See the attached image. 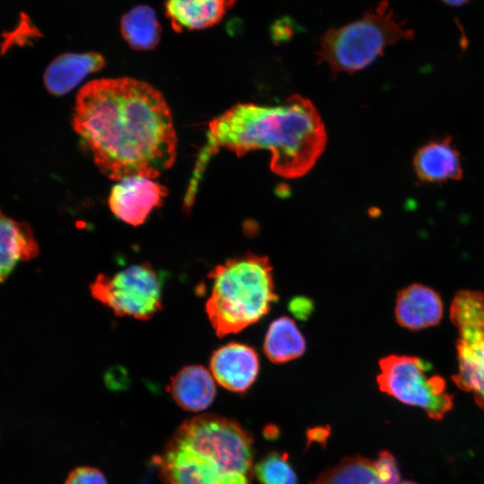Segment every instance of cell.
<instances>
[{
    "mask_svg": "<svg viewBox=\"0 0 484 484\" xmlns=\"http://www.w3.org/2000/svg\"><path fill=\"white\" fill-rule=\"evenodd\" d=\"M418 178L424 183L440 184L459 180L463 176L460 151L449 136L433 139L422 145L413 158Z\"/></svg>",
    "mask_w": 484,
    "mask_h": 484,
    "instance_id": "obj_12",
    "label": "cell"
},
{
    "mask_svg": "<svg viewBox=\"0 0 484 484\" xmlns=\"http://www.w3.org/2000/svg\"><path fill=\"white\" fill-rule=\"evenodd\" d=\"M236 0H166L164 13L176 32L199 30L219 23Z\"/></svg>",
    "mask_w": 484,
    "mask_h": 484,
    "instance_id": "obj_15",
    "label": "cell"
},
{
    "mask_svg": "<svg viewBox=\"0 0 484 484\" xmlns=\"http://www.w3.org/2000/svg\"><path fill=\"white\" fill-rule=\"evenodd\" d=\"M399 480L394 457L382 451L375 461L361 456L346 457L312 484H397Z\"/></svg>",
    "mask_w": 484,
    "mask_h": 484,
    "instance_id": "obj_10",
    "label": "cell"
},
{
    "mask_svg": "<svg viewBox=\"0 0 484 484\" xmlns=\"http://www.w3.org/2000/svg\"><path fill=\"white\" fill-rule=\"evenodd\" d=\"M290 309L297 317L305 318L312 310V303L307 298H295L290 302Z\"/></svg>",
    "mask_w": 484,
    "mask_h": 484,
    "instance_id": "obj_22",
    "label": "cell"
},
{
    "mask_svg": "<svg viewBox=\"0 0 484 484\" xmlns=\"http://www.w3.org/2000/svg\"><path fill=\"white\" fill-rule=\"evenodd\" d=\"M259 371L255 350L246 344L231 342L215 350L211 359L213 378L224 388L246 392L255 382Z\"/></svg>",
    "mask_w": 484,
    "mask_h": 484,
    "instance_id": "obj_11",
    "label": "cell"
},
{
    "mask_svg": "<svg viewBox=\"0 0 484 484\" xmlns=\"http://www.w3.org/2000/svg\"><path fill=\"white\" fill-rule=\"evenodd\" d=\"M262 484H297V476L286 460V456L272 453L254 468Z\"/></svg>",
    "mask_w": 484,
    "mask_h": 484,
    "instance_id": "obj_20",
    "label": "cell"
},
{
    "mask_svg": "<svg viewBox=\"0 0 484 484\" xmlns=\"http://www.w3.org/2000/svg\"><path fill=\"white\" fill-rule=\"evenodd\" d=\"M450 319L457 330L458 372L452 376L462 390L471 392L484 410V293L459 290L450 307Z\"/></svg>",
    "mask_w": 484,
    "mask_h": 484,
    "instance_id": "obj_7",
    "label": "cell"
},
{
    "mask_svg": "<svg viewBox=\"0 0 484 484\" xmlns=\"http://www.w3.org/2000/svg\"><path fill=\"white\" fill-rule=\"evenodd\" d=\"M120 33L132 48L151 50L160 40L161 26L156 12L151 6L139 4L121 17Z\"/></svg>",
    "mask_w": 484,
    "mask_h": 484,
    "instance_id": "obj_18",
    "label": "cell"
},
{
    "mask_svg": "<svg viewBox=\"0 0 484 484\" xmlns=\"http://www.w3.org/2000/svg\"><path fill=\"white\" fill-rule=\"evenodd\" d=\"M444 305L439 294L420 283H413L397 294L394 315L397 323L409 330L417 331L439 324Z\"/></svg>",
    "mask_w": 484,
    "mask_h": 484,
    "instance_id": "obj_13",
    "label": "cell"
},
{
    "mask_svg": "<svg viewBox=\"0 0 484 484\" xmlns=\"http://www.w3.org/2000/svg\"><path fill=\"white\" fill-rule=\"evenodd\" d=\"M209 278L212 286L205 310L219 337L256 323L278 298L266 256L246 254L232 258L216 266Z\"/></svg>",
    "mask_w": 484,
    "mask_h": 484,
    "instance_id": "obj_4",
    "label": "cell"
},
{
    "mask_svg": "<svg viewBox=\"0 0 484 484\" xmlns=\"http://www.w3.org/2000/svg\"><path fill=\"white\" fill-rule=\"evenodd\" d=\"M91 294L117 315L148 320L162 307L161 284L148 263L130 265L113 275L99 273Z\"/></svg>",
    "mask_w": 484,
    "mask_h": 484,
    "instance_id": "obj_8",
    "label": "cell"
},
{
    "mask_svg": "<svg viewBox=\"0 0 484 484\" xmlns=\"http://www.w3.org/2000/svg\"><path fill=\"white\" fill-rule=\"evenodd\" d=\"M65 484H108V482L99 470L83 466L71 471Z\"/></svg>",
    "mask_w": 484,
    "mask_h": 484,
    "instance_id": "obj_21",
    "label": "cell"
},
{
    "mask_svg": "<svg viewBox=\"0 0 484 484\" xmlns=\"http://www.w3.org/2000/svg\"><path fill=\"white\" fill-rule=\"evenodd\" d=\"M73 126L108 178H157L174 163L177 135L163 95L129 77L93 80L78 92Z\"/></svg>",
    "mask_w": 484,
    "mask_h": 484,
    "instance_id": "obj_1",
    "label": "cell"
},
{
    "mask_svg": "<svg viewBox=\"0 0 484 484\" xmlns=\"http://www.w3.org/2000/svg\"><path fill=\"white\" fill-rule=\"evenodd\" d=\"M171 393L182 409L198 412L213 402L216 387L212 375L202 366H187L179 370L171 381Z\"/></svg>",
    "mask_w": 484,
    "mask_h": 484,
    "instance_id": "obj_17",
    "label": "cell"
},
{
    "mask_svg": "<svg viewBox=\"0 0 484 484\" xmlns=\"http://www.w3.org/2000/svg\"><path fill=\"white\" fill-rule=\"evenodd\" d=\"M306 350V341L295 322L282 316L269 326L264 341V351L273 363H284L300 357Z\"/></svg>",
    "mask_w": 484,
    "mask_h": 484,
    "instance_id": "obj_19",
    "label": "cell"
},
{
    "mask_svg": "<svg viewBox=\"0 0 484 484\" xmlns=\"http://www.w3.org/2000/svg\"><path fill=\"white\" fill-rule=\"evenodd\" d=\"M253 438L236 420L201 414L181 424L160 456L163 484H251Z\"/></svg>",
    "mask_w": 484,
    "mask_h": 484,
    "instance_id": "obj_3",
    "label": "cell"
},
{
    "mask_svg": "<svg viewBox=\"0 0 484 484\" xmlns=\"http://www.w3.org/2000/svg\"><path fill=\"white\" fill-rule=\"evenodd\" d=\"M104 65V56L97 52L65 53L48 65L43 76L44 84L51 94L65 95L89 73L101 70Z\"/></svg>",
    "mask_w": 484,
    "mask_h": 484,
    "instance_id": "obj_14",
    "label": "cell"
},
{
    "mask_svg": "<svg viewBox=\"0 0 484 484\" xmlns=\"http://www.w3.org/2000/svg\"><path fill=\"white\" fill-rule=\"evenodd\" d=\"M168 195V189L143 177H132L118 181L112 187L108 205L123 221L139 226L153 208L159 207Z\"/></svg>",
    "mask_w": 484,
    "mask_h": 484,
    "instance_id": "obj_9",
    "label": "cell"
},
{
    "mask_svg": "<svg viewBox=\"0 0 484 484\" xmlns=\"http://www.w3.org/2000/svg\"><path fill=\"white\" fill-rule=\"evenodd\" d=\"M413 30L399 22L389 3L381 1L363 16L339 28L328 29L319 39V64L333 73H352L372 64L385 48L413 38Z\"/></svg>",
    "mask_w": 484,
    "mask_h": 484,
    "instance_id": "obj_5",
    "label": "cell"
},
{
    "mask_svg": "<svg viewBox=\"0 0 484 484\" xmlns=\"http://www.w3.org/2000/svg\"><path fill=\"white\" fill-rule=\"evenodd\" d=\"M376 376L379 389L401 402L423 409L430 419L440 420L453 408V395L445 380L427 374V364L419 358L388 355L379 360Z\"/></svg>",
    "mask_w": 484,
    "mask_h": 484,
    "instance_id": "obj_6",
    "label": "cell"
},
{
    "mask_svg": "<svg viewBox=\"0 0 484 484\" xmlns=\"http://www.w3.org/2000/svg\"><path fill=\"white\" fill-rule=\"evenodd\" d=\"M39 245L29 225L16 221L0 210V281H4L20 262L33 259Z\"/></svg>",
    "mask_w": 484,
    "mask_h": 484,
    "instance_id": "obj_16",
    "label": "cell"
},
{
    "mask_svg": "<svg viewBox=\"0 0 484 484\" xmlns=\"http://www.w3.org/2000/svg\"><path fill=\"white\" fill-rule=\"evenodd\" d=\"M397 484H416V483L411 482V481H402V482H398Z\"/></svg>",
    "mask_w": 484,
    "mask_h": 484,
    "instance_id": "obj_24",
    "label": "cell"
},
{
    "mask_svg": "<svg viewBox=\"0 0 484 484\" xmlns=\"http://www.w3.org/2000/svg\"><path fill=\"white\" fill-rule=\"evenodd\" d=\"M326 139L317 109L298 94L275 106L237 104L210 122L207 143L199 154L186 200L193 202L206 163L220 148L238 156L269 151L272 171L284 178H297L314 167Z\"/></svg>",
    "mask_w": 484,
    "mask_h": 484,
    "instance_id": "obj_2",
    "label": "cell"
},
{
    "mask_svg": "<svg viewBox=\"0 0 484 484\" xmlns=\"http://www.w3.org/2000/svg\"><path fill=\"white\" fill-rule=\"evenodd\" d=\"M444 4L450 6H461L468 3L470 0H441Z\"/></svg>",
    "mask_w": 484,
    "mask_h": 484,
    "instance_id": "obj_23",
    "label": "cell"
}]
</instances>
